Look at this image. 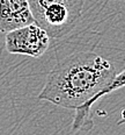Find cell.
<instances>
[{
  "instance_id": "cell-1",
  "label": "cell",
  "mask_w": 125,
  "mask_h": 135,
  "mask_svg": "<svg viewBox=\"0 0 125 135\" xmlns=\"http://www.w3.org/2000/svg\"><path fill=\"white\" fill-rule=\"evenodd\" d=\"M117 75L108 60L91 51H79L64 58L48 75L38 99L75 109L72 132L93 128L94 99Z\"/></svg>"
},
{
  "instance_id": "cell-2",
  "label": "cell",
  "mask_w": 125,
  "mask_h": 135,
  "mask_svg": "<svg viewBox=\"0 0 125 135\" xmlns=\"http://www.w3.org/2000/svg\"><path fill=\"white\" fill-rule=\"evenodd\" d=\"M35 23L50 37L60 38L77 26L85 0H28Z\"/></svg>"
},
{
  "instance_id": "cell-3",
  "label": "cell",
  "mask_w": 125,
  "mask_h": 135,
  "mask_svg": "<svg viewBox=\"0 0 125 135\" xmlns=\"http://www.w3.org/2000/svg\"><path fill=\"white\" fill-rule=\"evenodd\" d=\"M50 36L36 23L6 33L5 46L9 54L27 55L32 58L41 57L50 46Z\"/></svg>"
},
{
  "instance_id": "cell-4",
  "label": "cell",
  "mask_w": 125,
  "mask_h": 135,
  "mask_svg": "<svg viewBox=\"0 0 125 135\" xmlns=\"http://www.w3.org/2000/svg\"><path fill=\"white\" fill-rule=\"evenodd\" d=\"M35 23L28 0H0V33Z\"/></svg>"
},
{
  "instance_id": "cell-5",
  "label": "cell",
  "mask_w": 125,
  "mask_h": 135,
  "mask_svg": "<svg viewBox=\"0 0 125 135\" xmlns=\"http://www.w3.org/2000/svg\"><path fill=\"white\" fill-rule=\"evenodd\" d=\"M123 86H125V69L121 72V74L116 75V76H115V78H113L112 81H111L109 85H108L107 88H104L101 92H100L99 94L96 95L95 99H94V103H96L97 100H100L101 98H103L104 95H107V94L111 93V92L116 91V90L123 88Z\"/></svg>"
}]
</instances>
